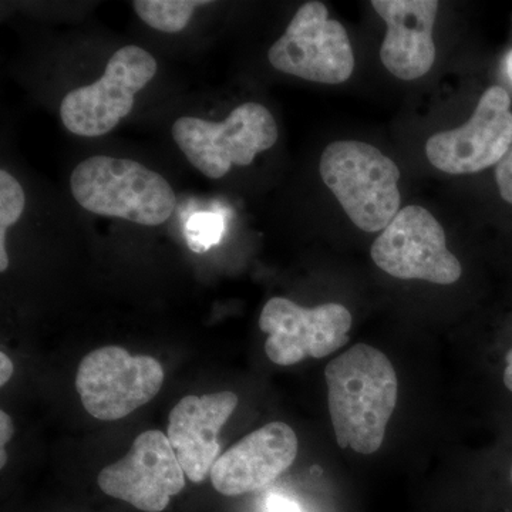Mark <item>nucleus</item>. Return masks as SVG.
Returning <instances> with one entry per match:
<instances>
[{"mask_svg":"<svg viewBox=\"0 0 512 512\" xmlns=\"http://www.w3.org/2000/svg\"><path fill=\"white\" fill-rule=\"evenodd\" d=\"M505 69H507L508 77L512 83V52L508 53L507 60H505Z\"/></svg>","mask_w":512,"mask_h":512,"instance_id":"obj_23","label":"nucleus"},{"mask_svg":"<svg viewBox=\"0 0 512 512\" xmlns=\"http://www.w3.org/2000/svg\"><path fill=\"white\" fill-rule=\"evenodd\" d=\"M505 372H504V384L508 390L512 393V348L510 352L507 353V357H505Z\"/></svg>","mask_w":512,"mask_h":512,"instance_id":"obj_22","label":"nucleus"},{"mask_svg":"<svg viewBox=\"0 0 512 512\" xmlns=\"http://www.w3.org/2000/svg\"><path fill=\"white\" fill-rule=\"evenodd\" d=\"M373 9L386 23L380 59L397 79L416 80L430 72L436 60L434 22L437 0H373Z\"/></svg>","mask_w":512,"mask_h":512,"instance_id":"obj_14","label":"nucleus"},{"mask_svg":"<svg viewBox=\"0 0 512 512\" xmlns=\"http://www.w3.org/2000/svg\"><path fill=\"white\" fill-rule=\"evenodd\" d=\"M511 148V99L503 87L493 86L485 90L464 126L429 138L426 154L437 170L461 175L500 164Z\"/></svg>","mask_w":512,"mask_h":512,"instance_id":"obj_10","label":"nucleus"},{"mask_svg":"<svg viewBox=\"0 0 512 512\" xmlns=\"http://www.w3.org/2000/svg\"><path fill=\"white\" fill-rule=\"evenodd\" d=\"M156 73V59L147 50L121 47L111 56L106 72L96 83L74 89L63 97L60 117L64 127L80 137L110 133L131 113L136 94Z\"/></svg>","mask_w":512,"mask_h":512,"instance_id":"obj_5","label":"nucleus"},{"mask_svg":"<svg viewBox=\"0 0 512 512\" xmlns=\"http://www.w3.org/2000/svg\"><path fill=\"white\" fill-rule=\"evenodd\" d=\"M208 5L211 2L201 0H134L133 9L150 28L180 33L187 28L194 10Z\"/></svg>","mask_w":512,"mask_h":512,"instance_id":"obj_15","label":"nucleus"},{"mask_svg":"<svg viewBox=\"0 0 512 512\" xmlns=\"http://www.w3.org/2000/svg\"><path fill=\"white\" fill-rule=\"evenodd\" d=\"M319 171L343 211L362 231H383L400 211L399 167L370 144H329L320 157Z\"/></svg>","mask_w":512,"mask_h":512,"instance_id":"obj_3","label":"nucleus"},{"mask_svg":"<svg viewBox=\"0 0 512 512\" xmlns=\"http://www.w3.org/2000/svg\"><path fill=\"white\" fill-rule=\"evenodd\" d=\"M298 456V437L281 421L252 431L225 451L211 470L215 490L227 497L252 493L274 483Z\"/></svg>","mask_w":512,"mask_h":512,"instance_id":"obj_12","label":"nucleus"},{"mask_svg":"<svg viewBox=\"0 0 512 512\" xmlns=\"http://www.w3.org/2000/svg\"><path fill=\"white\" fill-rule=\"evenodd\" d=\"M373 262L399 279H420L451 285L463 274L460 261L448 251L446 232L430 211L409 205L373 242Z\"/></svg>","mask_w":512,"mask_h":512,"instance_id":"obj_8","label":"nucleus"},{"mask_svg":"<svg viewBox=\"0 0 512 512\" xmlns=\"http://www.w3.org/2000/svg\"><path fill=\"white\" fill-rule=\"evenodd\" d=\"M279 72L308 82L340 84L352 76L355 55L342 23L329 19L328 8L308 2L293 16L284 36L268 52Z\"/></svg>","mask_w":512,"mask_h":512,"instance_id":"obj_6","label":"nucleus"},{"mask_svg":"<svg viewBox=\"0 0 512 512\" xmlns=\"http://www.w3.org/2000/svg\"><path fill=\"white\" fill-rule=\"evenodd\" d=\"M225 221L218 212H197L185 224V239L188 248L195 254H205L222 241Z\"/></svg>","mask_w":512,"mask_h":512,"instance_id":"obj_17","label":"nucleus"},{"mask_svg":"<svg viewBox=\"0 0 512 512\" xmlns=\"http://www.w3.org/2000/svg\"><path fill=\"white\" fill-rule=\"evenodd\" d=\"M13 370H15V366L9 356H6V353H0V386H5L9 382Z\"/></svg>","mask_w":512,"mask_h":512,"instance_id":"obj_21","label":"nucleus"},{"mask_svg":"<svg viewBox=\"0 0 512 512\" xmlns=\"http://www.w3.org/2000/svg\"><path fill=\"white\" fill-rule=\"evenodd\" d=\"M185 473L170 440L160 430H147L134 440L127 456L100 471L104 494L146 512H161L185 487Z\"/></svg>","mask_w":512,"mask_h":512,"instance_id":"obj_11","label":"nucleus"},{"mask_svg":"<svg viewBox=\"0 0 512 512\" xmlns=\"http://www.w3.org/2000/svg\"><path fill=\"white\" fill-rule=\"evenodd\" d=\"M259 328L268 335L266 356L279 366H292L306 357L322 359L349 342L352 315L340 303L303 308L285 298L266 302Z\"/></svg>","mask_w":512,"mask_h":512,"instance_id":"obj_9","label":"nucleus"},{"mask_svg":"<svg viewBox=\"0 0 512 512\" xmlns=\"http://www.w3.org/2000/svg\"><path fill=\"white\" fill-rule=\"evenodd\" d=\"M164 383L161 363L150 356H133L120 346L89 353L76 375L84 409L96 419L114 421L154 399Z\"/></svg>","mask_w":512,"mask_h":512,"instance_id":"obj_7","label":"nucleus"},{"mask_svg":"<svg viewBox=\"0 0 512 512\" xmlns=\"http://www.w3.org/2000/svg\"><path fill=\"white\" fill-rule=\"evenodd\" d=\"M495 180L503 200L512 204V148L495 168Z\"/></svg>","mask_w":512,"mask_h":512,"instance_id":"obj_18","label":"nucleus"},{"mask_svg":"<svg viewBox=\"0 0 512 512\" xmlns=\"http://www.w3.org/2000/svg\"><path fill=\"white\" fill-rule=\"evenodd\" d=\"M330 419L342 448L375 454L396 409V372L389 357L373 346L355 345L325 369Z\"/></svg>","mask_w":512,"mask_h":512,"instance_id":"obj_1","label":"nucleus"},{"mask_svg":"<svg viewBox=\"0 0 512 512\" xmlns=\"http://www.w3.org/2000/svg\"><path fill=\"white\" fill-rule=\"evenodd\" d=\"M26 197L22 185L8 171H0V271L9 266L6 254V229L16 224L25 211Z\"/></svg>","mask_w":512,"mask_h":512,"instance_id":"obj_16","label":"nucleus"},{"mask_svg":"<svg viewBox=\"0 0 512 512\" xmlns=\"http://www.w3.org/2000/svg\"><path fill=\"white\" fill-rule=\"evenodd\" d=\"M171 133L191 165L211 180L225 177L232 165L247 167L279 137L271 111L258 103L241 104L221 123L181 117Z\"/></svg>","mask_w":512,"mask_h":512,"instance_id":"obj_4","label":"nucleus"},{"mask_svg":"<svg viewBox=\"0 0 512 512\" xmlns=\"http://www.w3.org/2000/svg\"><path fill=\"white\" fill-rule=\"evenodd\" d=\"M238 406L237 394L185 396L168 417L167 437L192 483H202L220 456L218 434Z\"/></svg>","mask_w":512,"mask_h":512,"instance_id":"obj_13","label":"nucleus"},{"mask_svg":"<svg viewBox=\"0 0 512 512\" xmlns=\"http://www.w3.org/2000/svg\"><path fill=\"white\" fill-rule=\"evenodd\" d=\"M70 188L84 210L146 227L164 224L177 204L163 175L127 158H86L74 168Z\"/></svg>","mask_w":512,"mask_h":512,"instance_id":"obj_2","label":"nucleus"},{"mask_svg":"<svg viewBox=\"0 0 512 512\" xmlns=\"http://www.w3.org/2000/svg\"><path fill=\"white\" fill-rule=\"evenodd\" d=\"M266 507H268V512H302L298 504L293 503L284 495H271Z\"/></svg>","mask_w":512,"mask_h":512,"instance_id":"obj_19","label":"nucleus"},{"mask_svg":"<svg viewBox=\"0 0 512 512\" xmlns=\"http://www.w3.org/2000/svg\"><path fill=\"white\" fill-rule=\"evenodd\" d=\"M15 434V426L13 421L10 419L9 414L0 412V444H2V450H5L6 444L12 439Z\"/></svg>","mask_w":512,"mask_h":512,"instance_id":"obj_20","label":"nucleus"},{"mask_svg":"<svg viewBox=\"0 0 512 512\" xmlns=\"http://www.w3.org/2000/svg\"><path fill=\"white\" fill-rule=\"evenodd\" d=\"M511 480H512V470H511Z\"/></svg>","mask_w":512,"mask_h":512,"instance_id":"obj_24","label":"nucleus"}]
</instances>
